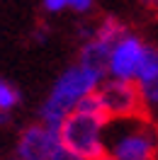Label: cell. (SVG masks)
Returning a JSON list of instances; mask_svg holds the SVG:
<instances>
[{
  "label": "cell",
  "mask_w": 158,
  "mask_h": 160,
  "mask_svg": "<svg viewBox=\"0 0 158 160\" xmlns=\"http://www.w3.org/2000/svg\"><path fill=\"white\" fill-rule=\"evenodd\" d=\"M100 75L88 70L85 66H73L59 78V82L54 85V92L46 100L44 109H41V119L46 121V126L59 129L63 119L68 117L71 107H76L80 97H85L88 92L95 90Z\"/></svg>",
  "instance_id": "1"
},
{
  "label": "cell",
  "mask_w": 158,
  "mask_h": 160,
  "mask_svg": "<svg viewBox=\"0 0 158 160\" xmlns=\"http://www.w3.org/2000/svg\"><path fill=\"white\" fill-rule=\"evenodd\" d=\"M109 150L114 160H158V126L144 119H119L109 126Z\"/></svg>",
  "instance_id": "2"
},
{
  "label": "cell",
  "mask_w": 158,
  "mask_h": 160,
  "mask_svg": "<svg viewBox=\"0 0 158 160\" xmlns=\"http://www.w3.org/2000/svg\"><path fill=\"white\" fill-rule=\"evenodd\" d=\"M109 119H144L151 121L148 100L139 80H109L97 90Z\"/></svg>",
  "instance_id": "3"
},
{
  "label": "cell",
  "mask_w": 158,
  "mask_h": 160,
  "mask_svg": "<svg viewBox=\"0 0 158 160\" xmlns=\"http://www.w3.org/2000/svg\"><path fill=\"white\" fill-rule=\"evenodd\" d=\"M102 126L105 124L97 121L95 117L83 114V112H73L59 126V141L61 146L73 150L76 155L85 160H95L100 155H105V141L100 136Z\"/></svg>",
  "instance_id": "4"
},
{
  "label": "cell",
  "mask_w": 158,
  "mask_h": 160,
  "mask_svg": "<svg viewBox=\"0 0 158 160\" xmlns=\"http://www.w3.org/2000/svg\"><path fill=\"white\" fill-rule=\"evenodd\" d=\"M59 129L51 126H29L24 129L17 143V155L22 160H49L51 150L59 146Z\"/></svg>",
  "instance_id": "5"
},
{
  "label": "cell",
  "mask_w": 158,
  "mask_h": 160,
  "mask_svg": "<svg viewBox=\"0 0 158 160\" xmlns=\"http://www.w3.org/2000/svg\"><path fill=\"white\" fill-rule=\"evenodd\" d=\"M144 53V44L136 37H124L114 44L112 49V61H109V73L119 80H131L136 75L139 61Z\"/></svg>",
  "instance_id": "6"
},
{
  "label": "cell",
  "mask_w": 158,
  "mask_h": 160,
  "mask_svg": "<svg viewBox=\"0 0 158 160\" xmlns=\"http://www.w3.org/2000/svg\"><path fill=\"white\" fill-rule=\"evenodd\" d=\"M112 49H114V44H109V41H102V39L88 41V44L83 46V51H80V66H85L88 70L97 73L100 78H102L109 70Z\"/></svg>",
  "instance_id": "7"
},
{
  "label": "cell",
  "mask_w": 158,
  "mask_h": 160,
  "mask_svg": "<svg viewBox=\"0 0 158 160\" xmlns=\"http://www.w3.org/2000/svg\"><path fill=\"white\" fill-rule=\"evenodd\" d=\"M156 78H158V49L144 46V53H141V61L136 68V80L141 85H148Z\"/></svg>",
  "instance_id": "8"
},
{
  "label": "cell",
  "mask_w": 158,
  "mask_h": 160,
  "mask_svg": "<svg viewBox=\"0 0 158 160\" xmlns=\"http://www.w3.org/2000/svg\"><path fill=\"white\" fill-rule=\"evenodd\" d=\"M76 112H83V114H90V117H95L97 121H102L105 126H107L109 121V114H107V109H105V104H102V100H100V95L95 90L92 92H88L85 97H80V102L76 104Z\"/></svg>",
  "instance_id": "9"
},
{
  "label": "cell",
  "mask_w": 158,
  "mask_h": 160,
  "mask_svg": "<svg viewBox=\"0 0 158 160\" xmlns=\"http://www.w3.org/2000/svg\"><path fill=\"white\" fill-rule=\"evenodd\" d=\"M124 34V24L114 17H107V20L102 22L97 27V34H95V39H102V41H109V44H117L119 37Z\"/></svg>",
  "instance_id": "10"
},
{
  "label": "cell",
  "mask_w": 158,
  "mask_h": 160,
  "mask_svg": "<svg viewBox=\"0 0 158 160\" xmlns=\"http://www.w3.org/2000/svg\"><path fill=\"white\" fill-rule=\"evenodd\" d=\"M20 100V92L12 88L10 82H5V80H0V112H8L12 109L15 104Z\"/></svg>",
  "instance_id": "11"
},
{
  "label": "cell",
  "mask_w": 158,
  "mask_h": 160,
  "mask_svg": "<svg viewBox=\"0 0 158 160\" xmlns=\"http://www.w3.org/2000/svg\"><path fill=\"white\" fill-rule=\"evenodd\" d=\"M49 160H85V158H80V155H76L73 150H68L66 146H56V148L51 150V155H49Z\"/></svg>",
  "instance_id": "12"
},
{
  "label": "cell",
  "mask_w": 158,
  "mask_h": 160,
  "mask_svg": "<svg viewBox=\"0 0 158 160\" xmlns=\"http://www.w3.org/2000/svg\"><path fill=\"white\" fill-rule=\"evenodd\" d=\"M144 92H146V100H148V104H158V78L153 80V82L144 85Z\"/></svg>",
  "instance_id": "13"
},
{
  "label": "cell",
  "mask_w": 158,
  "mask_h": 160,
  "mask_svg": "<svg viewBox=\"0 0 158 160\" xmlns=\"http://www.w3.org/2000/svg\"><path fill=\"white\" fill-rule=\"evenodd\" d=\"M90 5H92V0H71V8H73V10H78V12L88 10Z\"/></svg>",
  "instance_id": "14"
},
{
  "label": "cell",
  "mask_w": 158,
  "mask_h": 160,
  "mask_svg": "<svg viewBox=\"0 0 158 160\" xmlns=\"http://www.w3.org/2000/svg\"><path fill=\"white\" fill-rule=\"evenodd\" d=\"M66 2H71V0H44V5H46V10H61Z\"/></svg>",
  "instance_id": "15"
},
{
  "label": "cell",
  "mask_w": 158,
  "mask_h": 160,
  "mask_svg": "<svg viewBox=\"0 0 158 160\" xmlns=\"http://www.w3.org/2000/svg\"><path fill=\"white\" fill-rule=\"evenodd\" d=\"M144 5H146L148 10H153V12H158V0H141Z\"/></svg>",
  "instance_id": "16"
},
{
  "label": "cell",
  "mask_w": 158,
  "mask_h": 160,
  "mask_svg": "<svg viewBox=\"0 0 158 160\" xmlns=\"http://www.w3.org/2000/svg\"><path fill=\"white\" fill-rule=\"evenodd\" d=\"M5 121H8V114H5V112H0V124H5Z\"/></svg>",
  "instance_id": "17"
},
{
  "label": "cell",
  "mask_w": 158,
  "mask_h": 160,
  "mask_svg": "<svg viewBox=\"0 0 158 160\" xmlns=\"http://www.w3.org/2000/svg\"><path fill=\"white\" fill-rule=\"evenodd\" d=\"M95 160H114L112 155H100V158H95Z\"/></svg>",
  "instance_id": "18"
},
{
  "label": "cell",
  "mask_w": 158,
  "mask_h": 160,
  "mask_svg": "<svg viewBox=\"0 0 158 160\" xmlns=\"http://www.w3.org/2000/svg\"><path fill=\"white\" fill-rule=\"evenodd\" d=\"M17 160H22V158H17Z\"/></svg>",
  "instance_id": "19"
}]
</instances>
